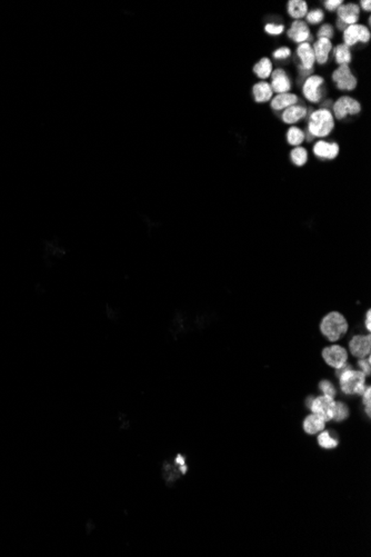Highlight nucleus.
<instances>
[{
  "instance_id": "3",
  "label": "nucleus",
  "mask_w": 371,
  "mask_h": 557,
  "mask_svg": "<svg viewBox=\"0 0 371 557\" xmlns=\"http://www.w3.org/2000/svg\"><path fill=\"white\" fill-rule=\"evenodd\" d=\"M364 380H366V375L362 372L354 371L352 368L345 371L339 376L341 391L344 394H348V395H352V394L362 395V393L367 388L364 386Z\"/></svg>"
},
{
  "instance_id": "39",
  "label": "nucleus",
  "mask_w": 371,
  "mask_h": 557,
  "mask_svg": "<svg viewBox=\"0 0 371 557\" xmlns=\"http://www.w3.org/2000/svg\"><path fill=\"white\" fill-rule=\"evenodd\" d=\"M337 26H338L339 29L343 30V31H344L345 29H347V25H345V23H344L343 21H341V20H338V21H337Z\"/></svg>"
},
{
  "instance_id": "4",
  "label": "nucleus",
  "mask_w": 371,
  "mask_h": 557,
  "mask_svg": "<svg viewBox=\"0 0 371 557\" xmlns=\"http://www.w3.org/2000/svg\"><path fill=\"white\" fill-rule=\"evenodd\" d=\"M360 110V104L356 99L348 96L339 98L335 105H333V112H335L337 119H343L348 115H357L359 114Z\"/></svg>"
},
{
  "instance_id": "31",
  "label": "nucleus",
  "mask_w": 371,
  "mask_h": 557,
  "mask_svg": "<svg viewBox=\"0 0 371 557\" xmlns=\"http://www.w3.org/2000/svg\"><path fill=\"white\" fill-rule=\"evenodd\" d=\"M284 29L285 27L282 26V25H274V23H268L265 27L266 33H268L269 35H280L284 33Z\"/></svg>"
},
{
  "instance_id": "14",
  "label": "nucleus",
  "mask_w": 371,
  "mask_h": 557,
  "mask_svg": "<svg viewBox=\"0 0 371 557\" xmlns=\"http://www.w3.org/2000/svg\"><path fill=\"white\" fill-rule=\"evenodd\" d=\"M297 55L300 58L301 62H303V65H301L300 67L304 68V69L307 71H312V67L316 59H314V54L310 43L308 42L299 43V46L297 48Z\"/></svg>"
},
{
  "instance_id": "10",
  "label": "nucleus",
  "mask_w": 371,
  "mask_h": 557,
  "mask_svg": "<svg viewBox=\"0 0 371 557\" xmlns=\"http://www.w3.org/2000/svg\"><path fill=\"white\" fill-rule=\"evenodd\" d=\"M324 84V79L319 76H310L305 81L303 92L304 96L312 103H318L321 98L319 87Z\"/></svg>"
},
{
  "instance_id": "37",
  "label": "nucleus",
  "mask_w": 371,
  "mask_h": 557,
  "mask_svg": "<svg viewBox=\"0 0 371 557\" xmlns=\"http://www.w3.org/2000/svg\"><path fill=\"white\" fill-rule=\"evenodd\" d=\"M176 461H177V463L180 465V468H181L182 473H185V472H186V465H185V461H184V458H182L181 456L179 455V456H177V459H176Z\"/></svg>"
},
{
  "instance_id": "16",
  "label": "nucleus",
  "mask_w": 371,
  "mask_h": 557,
  "mask_svg": "<svg viewBox=\"0 0 371 557\" xmlns=\"http://www.w3.org/2000/svg\"><path fill=\"white\" fill-rule=\"evenodd\" d=\"M332 48L331 41L326 38H319L313 45V54L314 59L317 60L318 64L324 65L328 60V55Z\"/></svg>"
},
{
  "instance_id": "15",
  "label": "nucleus",
  "mask_w": 371,
  "mask_h": 557,
  "mask_svg": "<svg viewBox=\"0 0 371 557\" xmlns=\"http://www.w3.org/2000/svg\"><path fill=\"white\" fill-rule=\"evenodd\" d=\"M313 153L317 157L333 159L336 158L339 154V146L337 145V143H333V142L329 143L327 141L320 140L313 146Z\"/></svg>"
},
{
  "instance_id": "36",
  "label": "nucleus",
  "mask_w": 371,
  "mask_h": 557,
  "mask_svg": "<svg viewBox=\"0 0 371 557\" xmlns=\"http://www.w3.org/2000/svg\"><path fill=\"white\" fill-rule=\"evenodd\" d=\"M350 368H351V366H350V365H348V364H347V362H345V364H343L342 366H340V367H338V368H336V375H337V376L339 377V376H340V375H341V374H343V373H344L345 371H348V369H350Z\"/></svg>"
},
{
  "instance_id": "32",
  "label": "nucleus",
  "mask_w": 371,
  "mask_h": 557,
  "mask_svg": "<svg viewBox=\"0 0 371 557\" xmlns=\"http://www.w3.org/2000/svg\"><path fill=\"white\" fill-rule=\"evenodd\" d=\"M291 55V50L288 47H281L278 50H276L274 53L275 59H286Z\"/></svg>"
},
{
  "instance_id": "12",
  "label": "nucleus",
  "mask_w": 371,
  "mask_h": 557,
  "mask_svg": "<svg viewBox=\"0 0 371 557\" xmlns=\"http://www.w3.org/2000/svg\"><path fill=\"white\" fill-rule=\"evenodd\" d=\"M339 20L343 21L345 25H355L357 23L358 19H359L360 9L359 6L356 4H347L341 5L340 7L337 9Z\"/></svg>"
},
{
  "instance_id": "6",
  "label": "nucleus",
  "mask_w": 371,
  "mask_h": 557,
  "mask_svg": "<svg viewBox=\"0 0 371 557\" xmlns=\"http://www.w3.org/2000/svg\"><path fill=\"white\" fill-rule=\"evenodd\" d=\"M370 37L371 35H370L369 29L362 26V25H358V23L350 25V26L347 27V29H345L343 33L344 45L347 47L356 45L358 41L368 42L370 40Z\"/></svg>"
},
{
  "instance_id": "1",
  "label": "nucleus",
  "mask_w": 371,
  "mask_h": 557,
  "mask_svg": "<svg viewBox=\"0 0 371 557\" xmlns=\"http://www.w3.org/2000/svg\"><path fill=\"white\" fill-rule=\"evenodd\" d=\"M320 329L330 342H337L347 333L348 323L341 314L333 311L323 319Z\"/></svg>"
},
{
  "instance_id": "7",
  "label": "nucleus",
  "mask_w": 371,
  "mask_h": 557,
  "mask_svg": "<svg viewBox=\"0 0 371 557\" xmlns=\"http://www.w3.org/2000/svg\"><path fill=\"white\" fill-rule=\"evenodd\" d=\"M333 406H335V400H333V398L324 395L312 399L310 409L312 410L313 414L321 417L325 422H329L332 419Z\"/></svg>"
},
{
  "instance_id": "23",
  "label": "nucleus",
  "mask_w": 371,
  "mask_h": 557,
  "mask_svg": "<svg viewBox=\"0 0 371 557\" xmlns=\"http://www.w3.org/2000/svg\"><path fill=\"white\" fill-rule=\"evenodd\" d=\"M335 57L337 64L339 65H348L351 61V53L349 50V47H347L344 43L338 45L335 50Z\"/></svg>"
},
{
  "instance_id": "5",
  "label": "nucleus",
  "mask_w": 371,
  "mask_h": 557,
  "mask_svg": "<svg viewBox=\"0 0 371 557\" xmlns=\"http://www.w3.org/2000/svg\"><path fill=\"white\" fill-rule=\"evenodd\" d=\"M332 80L336 83L337 88L341 90H354L357 87V79L348 65H341L333 71Z\"/></svg>"
},
{
  "instance_id": "26",
  "label": "nucleus",
  "mask_w": 371,
  "mask_h": 557,
  "mask_svg": "<svg viewBox=\"0 0 371 557\" xmlns=\"http://www.w3.org/2000/svg\"><path fill=\"white\" fill-rule=\"evenodd\" d=\"M349 416V409L341 402H335V406H333L332 411V419H335L336 422H342L345 418Z\"/></svg>"
},
{
  "instance_id": "35",
  "label": "nucleus",
  "mask_w": 371,
  "mask_h": 557,
  "mask_svg": "<svg viewBox=\"0 0 371 557\" xmlns=\"http://www.w3.org/2000/svg\"><path fill=\"white\" fill-rule=\"evenodd\" d=\"M343 4L342 0H328V2L325 3V7L332 11V10H337L340 6Z\"/></svg>"
},
{
  "instance_id": "30",
  "label": "nucleus",
  "mask_w": 371,
  "mask_h": 557,
  "mask_svg": "<svg viewBox=\"0 0 371 557\" xmlns=\"http://www.w3.org/2000/svg\"><path fill=\"white\" fill-rule=\"evenodd\" d=\"M333 36V28L331 25H324V26L319 29L318 31V37L319 38H326V39H329L331 37Z\"/></svg>"
},
{
  "instance_id": "19",
  "label": "nucleus",
  "mask_w": 371,
  "mask_h": 557,
  "mask_svg": "<svg viewBox=\"0 0 371 557\" xmlns=\"http://www.w3.org/2000/svg\"><path fill=\"white\" fill-rule=\"evenodd\" d=\"M326 422L316 414H311L304 421V429L307 434H317L324 430Z\"/></svg>"
},
{
  "instance_id": "13",
  "label": "nucleus",
  "mask_w": 371,
  "mask_h": 557,
  "mask_svg": "<svg viewBox=\"0 0 371 557\" xmlns=\"http://www.w3.org/2000/svg\"><path fill=\"white\" fill-rule=\"evenodd\" d=\"M271 77H273V81L270 87H271L273 91H276L278 93H285L290 90L291 83H290V79H289V77L287 76V74L285 72V70L276 69L271 74Z\"/></svg>"
},
{
  "instance_id": "2",
  "label": "nucleus",
  "mask_w": 371,
  "mask_h": 557,
  "mask_svg": "<svg viewBox=\"0 0 371 557\" xmlns=\"http://www.w3.org/2000/svg\"><path fill=\"white\" fill-rule=\"evenodd\" d=\"M335 126L333 117L328 109H319L313 111L309 118L308 130L314 137L328 136Z\"/></svg>"
},
{
  "instance_id": "11",
  "label": "nucleus",
  "mask_w": 371,
  "mask_h": 557,
  "mask_svg": "<svg viewBox=\"0 0 371 557\" xmlns=\"http://www.w3.org/2000/svg\"><path fill=\"white\" fill-rule=\"evenodd\" d=\"M287 35L289 38L298 43H303V42H306L307 40L312 39L309 28H308L307 23L303 20L293 21L290 29L288 30Z\"/></svg>"
},
{
  "instance_id": "25",
  "label": "nucleus",
  "mask_w": 371,
  "mask_h": 557,
  "mask_svg": "<svg viewBox=\"0 0 371 557\" xmlns=\"http://www.w3.org/2000/svg\"><path fill=\"white\" fill-rule=\"evenodd\" d=\"M318 444L323 448L326 449H332L338 446V441L336 437H333L329 431H323L318 437Z\"/></svg>"
},
{
  "instance_id": "9",
  "label": "nucleus",
  "mask_w": 371,
  "mask_h": 557,
  "mask_svg": "<svg viewBox=\"0 0 371 557\" xmlns=\"http://www.w3.org/2000/svg\"><path fill=\"white\" fill-rule=\"evenodd\" d=\"M371 337L370 335H357L349 343L351 354L358 358H364L370 354Z\"/></svg>"
},
{
  "instance_id": "20",
  "label": "nucleus",
  "mask_w": 371,
  "mask_h": 557,
  "mask_svg": "<svg viewBox=\"0 0 371 557\" xmlns=\"http://www.w3.org/2000/svg\"><path fill=\"white\" fill-rule=\"evenodd\" d=\"M271 87L266 81H261L254 86L253 93L257 103H266L273 97Z\"/></svg>"
},
{
  "instance_id": "17",
  "label": "nucleus",
  "mask_w": 371,
  "mask_h": 557,
  "mask_svg": "<svg viewBox=\"0 0 371 557\" xmlns=\"http://www.w3.org/2000/svg\"><path fill=\"white\" fill-rule=\"evenodd\" d=\"M307 115V109L305 107H303V106H290V107H288L285 109V111L282 112V122L286 123V124H294L299 122L300 119H303V118H305Z\"/></svg>"
},
{
  "instance_id": "27",
  "label": "nucleus",
  "mask_w": 371,
  "mask_h": 557,
  "mask_svg": "<svg viewBox=\"0 0 371 557\" xmlns=\"http://www.w3.org/2000/svg\"><path fill=\"white\" fill-rule=\"evenodd\" d=\"M290 156H291L292 162L297 166H304L307 162V159H308L307 150L305 148H303V147L293 148Z\"/></svg>"
},
{
  "instance_id": "34",
  "label": "nucleus",
  "mask_w": 371,
  "mask_h": 557,
  "mask_svg": "<svg viewBox=\"0 0 371 557\" xmlns=\"http://www.w3.org/2000/svg\"><path fill=\"white\" fill-rule=\"evenodd\" d=\"M370 364H371V359H370V357H368V358H361L359 361H358V365H359V367L361 368V372H362L364 375H370V373H371Z\"/></svg>"
},
{
  "instance_id": "21",
  "label": "nucleus",
  "mask_w": 371,
  "mask_h": 557,
  "mask_svg": "<svg viewBox=\"0 0 371 557\" xmlns=\"http://www.w3.org/2000/svg\"><path fill=\"white\" fill-rule=\"evenodd\" d=\"M288 12L290 17L300 20L308 12L307 3L304 0H290V2H288Z\"/></svg>"
},
{
  "instance_id": "33",
  "label": "nucleus",
  "mask_w": 371,
  "mask_h": 557,
  "mask_svg": "<svg viewBox=\"0 0 371 557\" xmlns=\"http://www.w3.org/2000/svg\"><path fill=\"white\" fill-rule=\"evenodd\" d=\"M362 396H363V404H364V406H366V413H367L368 416H370V411H371V404H370L371 388L370 387L366 388V391L362 393Z\"/></svg>"
},
{
  "instance_id": "22",
  "label": "nucleus",
  "mask_w": 371,
  "mask_h": 557,
  "mask_svg": "<svg viewBox=\"0 0 371 557\" xmlns=\"http://www.w3.org/2000/svg\"><path fill=\"white\" fill-rule=\"evenodd\" d=\"M254 71L258 77L261 79H267L273 72V64L267 57L262 58L256 66L254 67Z\"/></svg>"
},
{
  "instance_id": "38",
  "label": "nucleus",
  "mask_w": 371,
  "mask_h": 557,
  "mask_svg": "<svg viewBox=\"0 0 371 557\" xmlns=\"http://www.w3.org/2000/svg\"><path fill=\"white\" fill-rule=\"evenodd\" d=\"M360 4H361V7H362L363 10L370 11V9H371V2H370V0H366V2H364V0H362V2H361Z\"/></svg>"
},
{
  "instance_id": "40",
  "label": "nucleus",
  "mask_w": 371,
  "mask_h": 557,
  "mask_svg": "<svg viewBox=\"0 0 371 557\" xmlns=\"http://www.w3.org/2000/svg\"><path fill=\"white\" fill-rule=\"evenodd\" d=\"M370 317H371V316H370V310H368L367 315H366V327H367L368 330H370V328H371V325H370Z\"/></svg>"
},
{
  "instance_id": "18",
  "label": "nucleus",
  "mask_w": 371,
  "mask_h": 557,
  "mask_svg": "<svg viewBox=\"0 0 371 557\" xmlns=\"http://www.w3.org/2000/svg\"><path fill=\"white\" fill-rule=\"evenodd\" d=\"M298 103V97L293 95V93H278L271 102V107L275 110H281L286 109L290 106H293Z\"/></svg>"
},
{
  "instance_id": "8",
  "label": "nucleus",
  "mask_w": 371,
  "mask_h": 557,
  "mask_svg": "<svg viewBox=\"0 0 371 557\" xmlns=\"http://www.w3.org/2000/svg\"><path fill=\"white\" fill-rule=\"evenodd\" d=\"M323 357L329 366L338 368L347 362L348 353L343 347L333 345L323 350Z\"/></svg>"
},
{
  "instance_id": "24",
  "label": "nucleus",
  "mask_w": 371,
  "mask_h": 557,
  "mask_svg": "<svg viewBox=\"0 0 371 557\" xmlns=\"http://www.w3.org/2000/svg\"><path fill=\"white\" fill-rule=\"evenodd\" d=\"M287 140L292 146H299L305 140L304 131L298 127L289 128L287 133Z\"/></svg>"
},
{
  "instance_id": "28",
  "label": "nucleus",
  "mask_w": 371,
  "mask_h": 557,
  "mask_svg": "<svg viewBox=\"0 0 371 557\" xmlns=\"http://www.w3.org/2000/svg\"><path fill=\"white\" fill-rule=\"evenodd\" d=\"M319 388L321 390V392L324 393L325 396H328V397H331V398H333L336 396L335 387H333V385L328 380H323L321 383L319 384Z\"/></svg>"
},
{
  "instance_id": "29",
  "label": "nucleus",
  "mask_w": 371,
  "mask_h": 557,
  "mask_svg": "<svg viewBox=\"0 0 371 557\" xmlns=\"http://www.w3.org/2000/svg\"><path fill=\"white\" fill-rule=\"evenodd\" d=\"M323 19H324V12L320 9L312 10L307 15V21L312 25L320 23L323 21Z\"/></svg>"
}]
</instances>
